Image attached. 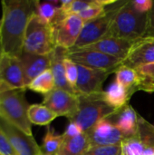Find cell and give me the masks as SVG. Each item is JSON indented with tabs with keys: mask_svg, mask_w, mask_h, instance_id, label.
<instances>
[{
	"mask_svg": "<svg viewBox=\"0 0 154 155\" xmlns=\"http://www.w3.org/2000/svg\"><path fill=\"white\" fill-rule=\"evenodd\" d=\"M133 94L123 87L116 81L112 83L108 89L103 92L104 101L116 110H120L128 104V102Z\"/></svg>",
	"mask_w": 154,
	"mask_h": 155,
	"instance_id": "19",
	"label": "cell"
},
{
	"mask_svg": "<svg viewBox=\"0 0 154 155\" xmlns=\"http://www.w3.org/2000/svg\"><path fill=\"white\" fill-rule=\"evenodd\" d=\"M134 41L113 37V36H106L103 39L86 45L82 48H77L81 50H90V51H97L107 55H111L121 60H124L129 54V51L133 45ZM74 50V49H69Z\"/></svg>",
	"mask_w": 154,
	"mask_h": 155,
	"instance_id": "15",
	"label": "cell"
},
{
	"mask_svg": "<svg viewBox=\"0 0 154 155\" xmlns=\"http://www.w3.org/2000/svg\"><path fill=\"white\" fill-rule=\"evenodd\" d=\"M133 8L142 14L150 13L153 7V1L152 0H134L131 1Z\"/></svg>",
	"mask_w": 154,
	"mask_h": 155,
	"instance_id": "33",
	"label": "cell"
},
{
	"mask_svg": "<svg viewBox=\"0 0 154 155\" xmlns=\"http://www.w3.org/2000/svg\"><path fill=\"white\" fill-rule=\"evenodd\" d=\"M54 47L52 27L43 22L34 13L25 31L23 51L45 55L50 54Z\"/></svg>",
	"mask_w": 154,
	"mask_h": 155,
	"instance_id": "5",
	"label": "cell"
},
{
	"mask_svg": "<svg viewBox=\"0 0 154 155\" xmlns=\"http://www.w3.org/2000/svg\"><path fill=\"white\" fill-rule=\"evenodd\" d=\"M1 32H2V22L0 20V36H1Z\"/></svg>",
	"mask_w": 154,
	"mask_h": 155,
	"instance_id": "36",
	"label": "cell"
},
{
	"mask_svg": "<svg viewBox=\"0 0 154 155\" xmlns=\"http://www.w3.org/2000/svg\"><path fill=\"white\" fill-rule=\"evenodd\" d=\"M0 127L17 155H43L41 147L33 135L26 134L2 117H0Z\"/></svg>",
	"mask_w": 154,
	"mask_h": 155,
	"instance_id": "11",
	"label": "cell"
},
{
	"mask_svg": "<svg viewBox=\"0 0 154 155\" xmlns=\"http://www.w3.org/2000/svg\"><path fill=\"white\" fill-rule=\"evenodd\" d=\"M107 7L102 5H93V6H91V7H89V8L80 12L78 14V15L84 20V23H86V22L92 21V20L101 16L102 15H103L105 13Z\"/></svg>",
	"mask_w": 154,
	"mask_h": 155,
	"instance_id": "29",
	"label": "cell"
},
{
	"mask_svg": "<svg viewBox=\"0 0 154 155\" xmlns=\"http://www.w3.org/2000/svg\"><path fill=\"white\" fill-rule=\"evenodd\" d=\"M43 155H58L57 153H52V154H46V153H43Z\"/></svg>",
	"mask_w": 154,
	"mask_h": 155,
	"instance_id": "38",
	"label": "cell"
},
{
	"mask_svg": "<svg viewBox=\"0 0 154 155\" xmlns=\"http://www.w3.org/2000/svg\"><path fill=\"white\" fill-rule=\"evenodd\" d=\"M141 77L142 81L154 82V63L150 64L142 65L135 69Z\"/></svg>",
	"mask_w": 154,
	"mask_h": 155,
	"instance_id": "31",
	"label": "cell"
},
{
	"mask_svg": "<svg viewBox=\"0 0 154 155\" xmlns=\"http://www.w3.org/2000/svg\"><path fill=\"white\" fill-rule=\"evenodd\" d=\"M67 58L71 59L76 64L93 69L116 70L123 64V60L119 58L90 50H67Z\"/></svg>",
	"mask_w": 154,
	"mask_h": 155,
	"instance_id": "9",
	"label": "cell"
},
{
	"mask_svg": "<svg viewBox=\"0 0 154 155\" xmlns=\"http://www.w3.org/2000/svg\"><path fill=\"white\" fill-rule=\"evenodd\" d=\"M116 82L133 94L141 84V77L137 71L126 65H120L115 71Z\"/></svg>",
	"mask_w": 154,
	"mask_h": 155,
	"instance_id": "21",
	"label": "cell"
},
{
	"mask_svg": "<svg viewBox=\"0 0 154 155\" xmlns=\"http://www.w3.org/2000/svg\"><path fill=\"white\" fill-rule=\"evenodd\" d=\"M84 134V132L82 131V129L74 122H69L68 126L66 127L64 133L63 134V136L65 139H71L74 137H76L80 134Z\"/></svg>",
	"mask_w": 154,
	"mask_h": 155,
	"instance_id": "34",
	"label": "cell"
},
{
	"mask_svg": "<svg viewBox=\"0 0 154 155\" xmlns=\"http://www.w3.org/2000/svg\"><path fill=\"white\" fill-rule=\"evenodd\" d=\"M64 141V138L63 134H56L54 129L48 125L46 128V133L43 139V144L41 146L43 153H46V154L57 153Z\"/></svg>",
	"mask_w": 154,
	"mask_h": 155,
	"instance_id": "25",
	"label": "cell"
},
{
	"mask_svg": "<svg viewBox=\"0 0 154 155\" xmlns=\"http://www.w3.org/2000/svg\"><path fill=\"white\" fill-rule=\"evenodd\" d=\"M90 147L85 133L71 138L65 139L59 149L58 155H84Z\"/></svg>",
	"mask_w": 154,
	"mask_h": 155,
	"instance_id": "22",
	"label": "cell"
},
{
	"mask_svg": "<svg viewBox=\"0 0 154 155\" xmlns=\"http://www.w3.org/2000/svg\"><path fill=\"white\" fill-rule=\"evenodd\" d=\"M78 79L75 86L77 94H93L103 92L102 87L107 77L117 70L93 69L77 64Z\"/></svg>",
	"mask_w": 154,
	"mask_h": 155,
	"instance_id": "13",
	"label": "cell"
},
{
	"mask_svg": "<svg viewBox=\"0 0 154 155\" xmlns=\"http://www.w3.org/2000/svg\"><path fill=\"white\" fill-rule=\"evenodd\" d=\"M78 100V112L69 122L75 123L84 133L89 131L99 121L110 118L118 111L104 101L103 91L93 94H79Z\"/></svg>",
	"mask_w": 154,
	"mask_h": 155,
	"instance_id": "4",
	"label": "cell"
},
{
	"mask_svg": "<svg viewBox=\"0 0 154 155\" xmlns=\"http://www.w3.org/2000/svg\"><path fill=\"white\" fill-rule=\"evenodd\" d=\"M122 155H143L146 147L137 135L126 138L121 144Z\"/></svg>",
	"mask_w": 154,
	"mask_h": 155,
	"instance_id": "27",
	"label": "cell"
},
{
	"mask_svg": "<svg viewBox=\"0 0 154 155\" xmlns=\"http://www.w3.org/2000/svg\"><path fill=\"white\" fill-rule=\"evenodd\" d=\"M27 114L32 124L40 126H48L57 117L54 113L43 104L30 105Z\"/></svg>",
	"mask_w": 154,
	"mask_h": 155,
	"instance_id": "23",
	"label": "cell"
},
{
	"mask_svg": "<svg viewBox=\"0 0 154 155\" xmlns=\"http://www.w3.org/2000/svg\"><path fill=\"white\" fill-rule=\"evenodd\" d=\"M55 88V83L54 79L53 73L51 69H48L35 77L27 86V89L42 94H46Z\"/></svg>",
	"mask_w": 154,
	"mask_h": 155,
	"instance_id": "24",
	"label": "cell"
},
{
	"mask_svg": "<svg viewBox=\"0 0 154 155\" xmlns=\"http://www.w3.org/2000/svg\"><path fill=\"white\" fill-rule=\"evenodd\" d=\"M43 104L54 113L57 117L65 116L68 120H71L79 109L78 95L56 87L44 95Z\"/></svg>",
	"mask_w": 154,
	"mask_h": 155,
	"instance_id": "8",
	"label": "cell"
},
{
	"mask_svg": "<svg viewBox=\"0 0 154 155\" xmlns=\"http://www.w3.org/2000/svg\"><path fill=\"white\" fill-rule=\"evenodd\" d=\"M35 13V1L3 0L0 43L4 54L19 57L28 23Z\"/></svg>",
	"mask_w": 154,
	"mask_h": 155,
	"instance_id": "1",
	"label": "cell"
},
{
	"mask_svg": "<svg viewBox=\"0 0 154 155\" xmlns=\"http://www.w3.org/2000/svg\"><path fill=\"white\" fill-rule=\"evenodd\" d=\"M84 155H122L121 145L89 147Z\"/></svg>",
	"mask_w": 154,
	"mask_h": 155,
	"instance_id": "28",
	"label": "cell"
},
{
	"mask_svg": "<svg viewBox=\"0 0 154 155\" xmlns=\"http://www.w3.org/2000/svg\"><path fill=\"white\" fill-rule=\"evenodd\" d=\"M50 57H51L50 69L54 75L55 87L65 90L73 94L78 95L76 90L68 83L65 74L64 60L67 57V49L55 46L53 52L50 54Z\"/></svg>",
	"mask_w": 154,
	"mask_h": 155,
	"instance_id": "17",
	"label": "cell"
},
{
	"mask_svg": "<svg viewBox=\"0 0 154 155\" xmlns=\"http://www.w3.org/2000/svg\"><path fill=\"white\" fill-rule=\"evenodd\" d=\"M113 116L115 117V119L112 117L109 119L113 121L125 139L137 135L138 114L133 106L127 104L123 108L118 110L117 113Z\"/></svg>",
	"mask_w": 154,
	"mask_h": 155,
	"instance_id": "18",
	"label": "cell"
},
{
	"mask_svg": "<svg viewBox=\"0 0 154 155\" xmlns=\"http://www.w3.org/2000/svg\"><path fill=\"white\" fill-rule=\"evenodd\" d=\"M151 27V14L137 12L131 1H126L117 11L107 36L136 41L140 38L149 36L148 33Z\"/></svg>",
	"mask_w": 154,
	"mask_h": 155,
	"instance_id": "2",
	"label": "cell"
},
{
	"mask_svg": "<svg viewBox=\"0 0 154 155\" xmlns=\"http://www.w3.org/2000/svg\"><path fill=\"white\" fill-rule=\"evenodd\" d=\"M25 89L0 90V117L4 118L28 135L32 134V124L28 119L29 104L25 96Z\"/></svg>",
	"mask_w": 154,
	"mask_h": 155,
	"instance_id": "3",
	"label": "cell"
},
{
	"mask_svg": "<svg viewBox=\"0 0 154 155\" xmlns=\"http://www.w3.org/2000/svg\"><path fill=\"white\" fill-rule=\"evenodd\" d=\"M123 3L124 2H117L115 6H108L103 15L84 23L75 45L71 49L82 48L106 37L114 16Z\"/></svg>",
	"mask_w": 154,
	"mask_h": 155,
	"instance_id": "6",
	"label": "cell"
},
{
	"mask_svg": "<svg viewBox=\"0 0 154 155\" xmlns=\"http://www.w3.org/2000/svg\"><path fill=\"white\" fill-rule=\"evenodd\" d=\"M139 90H143V91H146V92H154V82H146V81H142L141 80V84L138 86L137 91Z\"/></svg>",
	"mask_w": 154,
	"mask_h": 155,
	"instance_id": "35",
	"label": "cell"
},
{
	"mask_svg": "<svg viewBox=\"0 0 154 155\" xmlns=\"http://www.w3.org/2000/svg\"><path fill=\"white\" fill-rule=\"evenodd\" d=\"M84 22L78 15H71L51 25L55 46L73 48L81 34Z\"/></svg>",
	"mask_w": 154,
	"mask_h": 155,
	"instance_id": "7",
	"label": "cell"
},
{
	"mask_svg": "<svg viewBox=\"0 0 154 155\" xmlns=\"http://www.w3.org/2000/svg\"><path fill=\"white\" fill-rule=\"evenodd\" d=\"M90 147L121 145L125 139L109 118L99 121L85 133Z\"/></svg>",
	"mask_w": 154,
	"mask_h": 155,
	"instance_id": "12",
	"label": "cell"
},
{
	"mask_svg": "<svg viewBox=\"0 0 154 155\" xmlns=\"http://www.w3.org/2000/svg\"><path fill=\"white\" fill-rule=\"evenodd\" d=\"M0 153L2 155H17L16 152L11 145L5 134L0 127Z\"/></svg>",
	"mask_w": 154,
	"mask_h": 155,
	"instance_id": "32",
	"label": "cell"
},
{
	"mask_svg": "<svg viewBox=\"0 0 154 155\" xmlns=\"http://www.w3.org/2000/svg\"><path fill=\"white\" fill-rule=\"evenodd\" d=\"M137 136L146 148H154V125L150 124L141 115H138Z\"/></svg>",
	"mask_w": 154,
	"mask_h": 155,
	"instance_id": "26",
	"label": "cell"
},
{
	"mask_svg": "<svg viewBox=\"0 0 154 155\" xmlns=\"http://www.w3.org/2000/svg\"><path fill=\"white\" fill-rule=\"evenodd\" d=\"M27 89L18 57L2 53L0 55V90Z\"/></svg>",
	"mask_w": 154,
	"mask_h": 155,
	"instance_id": "10",
	"label": "cell"
},
{
	"mask_svg": "<svg viewBox=\"0 0 154 155\" xmlns=\"http://www.w3.org/2000/svg\"><path fill=\"white\" fill-rule=\"evenodd\" d=\"M0 155H2V154H1V153H0Z\"/></svg>",
	"mask_w": 154,
	"mask_h": 155,
	"instance_id": "39",
	"label": "cell"
},
{
	"mask_svg": "<svg viewBox=\"0 0 154 155\" xmlns=\"http://www.w3.org/2000/svg\"><path fill=\"white\" fill-rule=\"evenodd\" d=\"M2 53H3V51H2V46H1V43H0V55L2 54Z\"/></svg>",
	"mask_w": 154,
	"mask_h": 155,
	"instance_id": "37",
	"label": "cell"
},
{
	"mask_svg": "<svg viewBox=\"0 0 154 155\" xmlns=\"http://www.w3.org/2000/svg\"><path fill=\"white\" fill-rule=\"evenodd\" d=\"M60 14V1H35V15L48 25L54 24Z\"/></svg>",
	"mask_w": 154,
	"mask_h": 155,
	"instance_id": "20",
	"label": "cell"
},
{
	"mask_svg": "<svg viewBox=\"0 0 154 155\" xmlns=\"http://www.w3.org/2000/svg\"><path fill=\"white\" fill-rule=\"evenodd\" d=\"M154 63V36L140 38L133 44L123 65L136 69L142 65Z\"/></svg>",
	"mask_w": 154,
	"mask_h": 155,
	"instance_id": "14",
	"label": "cell"
},
{
	"mask_svg": "<svg viewBox=\"0 0 154 155\" xmlns=\"http://www.w3.org/2000/svg\"><path fill=\"white\" fill-rule=\"evenodd\" d=\"M18 59L22 64L27 86L35 77H37L44 71L50 69L51 66L50 54L41 55L23 51Z\"/></svg>",
	"mask_w": 154,
	"mask_h": 155,
	"instance_id": "16",
	"label": "cell"
},
{
	"mask_svg": "<svg viewBox=\"0 0 154 155\" xmlns=\"http://www.w3.org/2000/svg\"><path fill=\"white\" fill-rule=\"evenodd\" d=\"M64 70H65V74L66 78L68 80V83L75 89L77 79H78V67L77 64L73 62L69 58H65L64 60Z\"/></svg>",
	"mask_w": 154,
	"mask_h": 155,
	"instance_id": "30",
	"label": "cell"
}]
</instances>
